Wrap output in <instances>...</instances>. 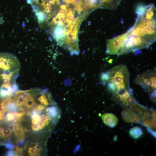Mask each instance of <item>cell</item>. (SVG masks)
Segmentation results:
<instances>
[{
    "label": "cell",
    "mask_w": 156,
    "mask_h": 156,
    "mask_svg": "<svg viewBox=\"0 0 156 156\" xmlns=\"http://www.w3.org/2000/svg\"><path fill=\"white\" fill-rule=\"evenodd\" d=\"M7 155L8 156H15V153L14 151L12 149H11L7 153Z\"/></svg>",
    "instance_id": "44dd1931"
},
{
    "label": "cell",
    "mask_w": 156,
    "mask_h": 156,
    "mask_svg": "<svg viewBox=\"0 0 156 156\" xmlns=\"http://www.w3.org/2000/svg\"><path fill=\"white\" fill-rule=\"evenodd\" d=\"M13 129L10 126L2 127L0 126V138L4 140H9L12 135Z\"/></svg>",
    "instance_id": "30bf717a"
},
{
    "label": "cell",
    "mask_w": 156,
    "mask_h": 156,
    "mask_svg": "<svg viewBox=\"0 0 156 156\" xmlns=\"http://www.w3.org/2000/svg\"><path fill=\"white\" fill-rule=\"evenodd\" d=\"M143 124L145 126L152 129L156 128V113L153 111L152 114L143 120Z\"/></svg>",
    "instance_id": "8fae6325"
},
{
    "label": "cell",
    "mask_w": 156,
    "mask_h": 156,
    "mask_svg": "<svg viewBox=\"0 0 156 156\" xmlns=\"http://www.w3.org/2000/svg\"><path fill=\"white\" fill-rule=\"evenodd\" d=\"M67 10V9H65L61 8L59 12V13L65 14H66Z\"/></svg>",
    "instance_id": "7402d4cb"
},
{
    "label": "cell",
    "mask_w": 156,
    "mask_h": 156,
    "mask_svg": "<svg viewBox=\"0 0 156 156\" xmlns=\"http://www.w3.org/2000/svg\"><path fill=\"white\" fill-rule=\"evenodd\" d=\"M12 125L14 135V137H13V142L16 145H20L24 140V130L22 126L20 125L19 123L13 124Z\"/></svg>",
    "instance_id": "5b68a950"
},
{
    "label": "cell",
    "mask_w": 156,
    "mask_h": 156,
    "mask_svg": "<svg viewBox=\"0 0 156 156\" xmlns=\"http://www.w3.org/2000/svg\"><path fill=\"white\" fill-rule=\"evenodd\" d=\"M40 143H35L34 144L29 146V147L25 146V148H27V152L29 156H38L40 155L42 151V148L40 145Z\"/></svg>",
    "instance_id": "9c48e42d"
},
{
    "label": "cell",
    "mask_w": 156,
    "mask_h": 156,
    "mask_svg": "<svg viewBox=\"0 0 156 156\" xmlns=\"http://www.w3.org/2000/svg\"><path fill=\"white\" fill-rule=\"evenodd\" d=\"M133 26L126 33L112 38L117 55L148 47L156 40V8L153 4L138 8Z\"/></svg>",
    "instance_id": "6da1fadb"
},
{
    "label": "cell",
    "mask_w": 156,
    "mask_h": 156,
    "mask_svg": "<svg viewBox=\"0 0 156 156\" xmlns=\"http://www.w3.org/2000/svg\"><path fill=\"white\" fill-rule=\"evenodd\" d=\"M12 149L14 151L15 156H21L23 155V151L22 148H20L18 146H14Z\"/></svg>",
    "instance_id": "2e32d148"
},
{
    "label": "cell",
    "mask_w": 156,
    "mask_h": 156,
    "mask_svg": "<svg viewBox=\"0 0 156 156\" xmlns=\"http://www.w3.org/2000/svg\"><path fill=\"white\" fill-rule=\"evenodd\" d=\"M66 20V18L65 17H62L60 18V21L64 23Z\"/></svg>",
    "instance_id": "603a6c76"
},
{
    "label": "cell",
    "mask_w": 156,
    "mask_h": 156,
    "mask_svg": "<svg viewBox=\"0 0 156 156\" xmlns=\"http://www.w3.org/2000/svg\"><path fill=\"white\" fill-rule=\"evenodd\" d=\"M147 130L148 132L149 133L151 134L154 138H156V132L153 130V129H151L148 127L147 128Z\"/></svg>",
    "instance_id": "ac0fdd59"
},
{
    "label": "cell",
    "mask_w": 156,
    "mask_h": 156,
    "mask_svg": "<svg viewBox=\"0 0 156 156\" xmlns=\"http://www.w3.org/2000/svg\"><path fill=\"white\" fill-rule=\"evenodd\" d=\"M16 112L8 111L5 116V120L7 122H13L16 118Z\"/></svg>",
    "instance_id": "4fadbf2b"
},
{
    "label": "cell",
    "mask_w": 156,
    "mask_h": 156,
    "mask_svg": "<svg viewBox=\"0 0 156 156\" xmlns=\"http://www.w3.org/2000/svg\"><path fill=\"white\" fill-rule=\"evenodd\" d=\"M20 68V62L15 55L0 53V89L13 93L18 90L16 80Z\"/></svg>",
    "instance_id": "7a4b0ae2"
},
{
    "label": "cell",
    "mask_w": 156,
    "mask_h": 156,
    "mask_svg": "<svg viewBox=\"0 0 156 156\" xmlns=\"http://www.w3.org/2000/svg\"><path fill=\"white\" fill-rule=\"evenodd\" d=\"M112 59H110L109 60L108 62L110 63H112Z\"/></svg>",
    "instance_id": "d4e9b609"
},
{
    "label": "cell",
    "mask_w": 156,
    "mask_h": 156,
    "mask_svg": "<svg viewBox=\"0 0 156 156\" xmlns=\"http://www.w3.org/2000/svg\"><path fill=\"white\" fill-rule=\"evenodd\" d=\"M123 120L125 122L138 123L140 122L141 119L137 114L129 110H124L121 112Z\"/></svg>",
    "instance_id": "8992f818"
},
{
    "label": "cell",
    "mask_w": 156,
    "mask_h": 156,
    "mask_svg": "<svg viewBox=\"0 0 156 156\" xmlns=\"http://www.w3.org/2000/svg\"><path fill=\"white\" fill-rule=\"evenodd\" d=\"M108 78L103 84L106 85L113 95L119 96L130 90L129 73L124 64L115 66L107 71Z\"/></svg>",
    "instance_id": "3957f363"
},
{
    "label": "cell",
    "mask_w": 156,
    "mask_h": 156,
    "mask_svg": "<svg viewBox=\"0 0 156 156\" xmlns=\"http://www.w3.org/2000/svg\"><path fill=\"white\" fill-rule=\"evenodd\" d=\"M76 34H77L74 32L68 31L66 33V35H67L66 39H69L72 38L75 35H76Z\"/></svg>",
    "instance_id": "e0dca14e"
},
{
    "label": "cell",
    "mask_w": 156,
    "mask_h": 156,
    "mask_svg": "<svg viewBox=\"0 0 156 156\" xmlns=\"http://www.w3.org/2000/svg\"><path fill=\"white\" fill-rule=\"evenodd\" d=\"M66 14V20L72 23L74 21L73 10L72 9H67Z\"/></svg>",
    "instance_id": "5bb4252c"
},
{
    "label": "cell",
    "mask_w": 156,
    "mask_h": 156,
    "mask_svg": "<svg viewBox=\"0 0 156 156\" xmlns=\"http://www.w3.org/2000/svg\"><path fill=\"white\" fill-rule=\"evenodd\" d=\"M4 114L0 112V120L3 119Z\"/></svg>",
    "instance_id": "cb8c5ba5"
},
{
    "label": "cell",
    "mask_w": 156,
    "mask_h": 156,
    "mask_svg": "<svg viewBox=\"0 0 156 156\" xmlns=\"http://www.w3.org/2000/svg\"><path fill=\"white\" fill-rule=\"evenodd\" d=\"M53 21L55 24H57L60 22V18L56 16L53 20Z\"/></svg>",
    "instance_id": "ffe728a7"
},
{
    "label": "cell",
    "mask_w": 156,
    "mask_h": 156,
    "mask_svg": "<svg viewBox=\"0 0 156 156\" xmlns=\"http://www.w3.org/2000/svg\"><path fill=\"white\" fill-rule=\"evenodd\" d=\"M101 117L103 122L110 127H114L117 125L118 119L114 114L106 113L102 114Z\"/></svg>",
    "instance_id": "ba28073f"
},
{
    "label": "cell",
    "mask_w": 156,
    "mask_h": 156,
    "mask_svg": "<svg viewBox=\"0 0 156 156\" xmlns=\"http://www.w3.org/2000/svg\"><path fill=\"white\" fill-rule=\"evenodd\" d=\"M63 26H57L54 29L53 36L57 44L63 45L64 43V38L66 33Z\"/></svg>",
    "instance_id": "52a82bcc"
},
{
    "label": "cell",
    "mask_w": 156,
    "mask_h": 156,
    "mask_svg": "<svg viewBox=\"0 0 156 156\" xmlns=\"http://www.w3.org/2000/svg\"><path fill=\"white\" fill-rule=\"evenodd\" d=\"M156 70H148L138 75L134 83L141 86L150 94L156 91Z\"/></svg>",
    "instance_id": "277c9868"
},
{
    "label": "cell",
    "mask_w": 156,
    "mask_h": 156,
    "mask_svg": "<svg viewBox=\"0 0 156 156\" xmlns=\"http://www.w3.org/2000/svg\"><path fill=\"white\" fill-rule=\"evenodd\" d=\"M71 24V23H70L66 20L63 23L64 27H69L70 26Z\"/></svg>",
    "instance_id": "d6986e66"
},
{
    "label": "cell",
    "mask_w": 156,
    "mask_h": 156,
    "mask_svg": "<svg viewBox=\"0 0 156 156\" xmlns=\"http://www.w3.org/2000/svg\"><path fill=\"white\" fill-rule=\"evenodd\" d=\"M129 133L130 136L135 139L139 138L143 134L142 129L137 126L131 128Z\"/></svg>",
    "instance_id": "7c38bea8"
},
{
    "label": "cell",
    "mask_w": 156,
    "mask_h": 156,
    "mask_svg": "<svg viewBox=\"0 0 156 156\" xmlns=\"http://www.w3.org/2000/svg\"><path fill=\"white\" fill-rule=\"evenodd\" d=\"M39 22L42 23L47 18V14L45 12H39L36 14Z\"/></svg>",
    "instance_id": "9a60e30c"
}]
</instances>
